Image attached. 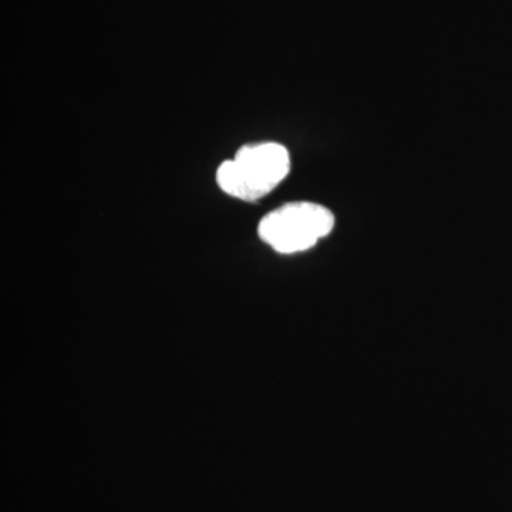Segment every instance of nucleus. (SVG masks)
<instances>
[{
  "label": "nucleus",
  "instance_id": "f257e3e1",
  "mask_svg": "<svg viewBox=\"0 0 512 512\" xmlns=\"http://www.w3.org/2000/svg\"><path fill=\"white\" fill-rule=\"evenodd\" d=\"M288 148L275 141L245 144L234 158L222 161L215 180L218 187L239 201L255 202L271 194L291 173Z\"/></svg>",
  "mask_w": 512,
  "mask_h": 512
},
{
  "label": "nucleus",
  "instance_id": "f03ea898",
  "mask_svg": "<svg viewBox=\"0 0 512 512\" xmlns=\"http://www.w3.org/2000/svg\"><path fill=\"white\" fill-rule=\"evenodd\" d=\"M335 228V215L316 202H288L268 212L258 225L264 244L282 255L299 254L318 245Z\"/></svg>",
  "mask_w": 512,
  "mask_h": 512
}]
</instances>
